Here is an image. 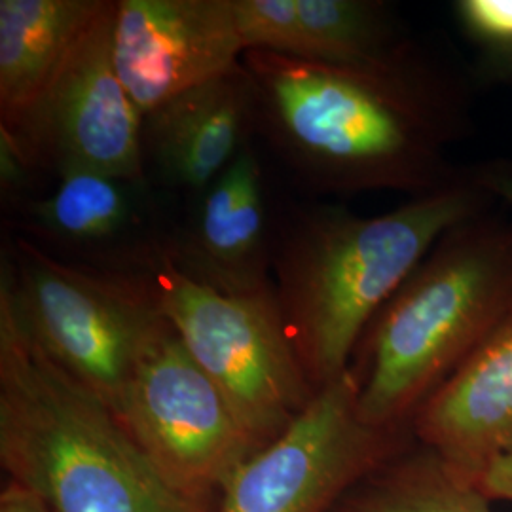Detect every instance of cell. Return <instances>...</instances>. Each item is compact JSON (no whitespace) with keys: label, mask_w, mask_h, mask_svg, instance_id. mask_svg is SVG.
Instances as JSON below:
<instances>
[{"label":"cell","mask_w":512,"mask_h":512,"mask_svg":"<svg viewBox=\"0 0 512 512\" xmlns=\"http://www.w3.org/2000/svg\"><path fill=\"white\" fill-rule=\"evenodd\" d=\"M256 135L311 194L349 198L450 183L469 128L465 84L412 40L357 65L249 50Z\"/></svg>","instance_id":"cell-1"},{"label":"cell","mask_w":512,"mask_h":512,"mask_svg":"<svg viewBox=\"0 0 512 512\" xmlns=\"http://www.w3.org/2000/svg\"><path fill=\"white\" fill-rule=\"evenodd\" d=\"M495 202L482 164L382 215L308 203L275 219V298L315 391L348 372L376 313L435 243Z\"/></svg>","instance_id":"cell-2"},{"label":"cell","mask_w":512,"mask_h":512,"mask_svg":"<svg viewBox=\"0 0 512 512\" xmlns=\"http://www.w3.org/2000/svg\"><path fill=\"white\" fill-rule=\"evenodd\" d=\"M0 461L54 512H202L107 404L40 349L0 277Z\"/></svg>","instance_id":"cell-3"},{"label":"cell","mask_w":512,"mask_h":512,"mask_svg":"<svg viewBox=\"0 0 512 512\" xmlns=\"http://www.w3.org/2000/svg\"><path fill=\"white\" fill-rule=\"evenodd\" d=\"M512 306V219L488 211L450 228L365 330L349 366L361 418L412 429L421 406Z\"/></svg>","instance_id":"cell-4"},{"label":"cell","mask_w":512,"mask_h":512,"mask_svg":"<svg viewBox=\"0 0 512 512\" xmlns=\"http://www.w3.org/2000/svg\"><path fill=\"white\" fill-rule=\"evenodd\" d=\"M0 277L40 349L118 416L141 355L169 323L154 275L95 272L10 236Z\"/></svg>","instance_id":"cell-5"},{"label":"cell","mask_w":512,"mask_h":512,"mask_svg":"<svg viewBox=\"0 0 512 512\" xmlns=\"http://www.w3.org/2000/svg\"><path fill=\"white\" fill-rule=\"evenodd\" d=\"M165 319L217 385L256 448L277 439L315 387L296 353L275 291L228 296L167 266L154 274Z\"/></svg>","instance_id":"cell-6"},{"label":"cell","mask_w":512,"mask_h":512,"mask_svg":"<svg viewBox=\"0 0 512 512\" xmlns=\"http://www.w3.org/2000/svg\"><path fill=\"white\" fill-rule=\"evenodd\" d=\"M116 418L165 482L200 511L258 450L171 323L141 355Z\"/></svg>","instance_id":"cell-7"},{"label":"cell","mask_w":512,"mask_h":512,"mask_svg":"<svg viewBox=\"0 0 512 512\" xmlns=\"http://www.w3.org/2000/svg\"><path fill=\"white\" fill-rule=\"evenodd\" d=\"M361 418L353 372L310 404L224 484L217 512H332L351 488L399 452L404 433Z\"/></svg>","instance_id":"cell-8"},{"label":"cell","mask_w":512,"mask_h":512,"mask_svg":"<svg viewBox=\"0 0 512 512\" xmlns=\"http://www.w3.org/2000/svg\"><path fill=\"white\" fill-rule=\"evenodd\" d=\"M114 12L116 0H107L37 103L16 124L0 126L52 181L73 169L148 177L143 116L112 61Z\"/></svg>","instance_id":"cell-9"},{"label":"cell","mask_w":512,"mask_h":512,"mask_svg":"<svg viewBox=\"0 0 512 512\" xmlns=\"http://www.w3.org/2000/svg\"><path fill=\"white\" fill-rule=\"evenodd\" d=\"M158 190L148 177L65 171L14 213L16 236L73 266L150 277L171 266L179 224L165 217Z\"/></svg>","instance_id":"cell-10"},{"label":"cell","mask_w":512,"mask_h":512,"mask_svg":"<svg viewBox=\"0 0 512 512\" xmlns=\"http://www.w3.org/2000/svg\"><path fill=\"white\" fill-rule=\"evenodd\" d=\"M243 54L232 0H116L112 61L141 116L236 69Z\"/></svg>","instance_id":"cell-11"},{"label":"cell","mask_w":512,"mask_h":512,"mask_svg":"<svg viewBox=\"0 0 512 512\" xmlns=\"http://www.w3.org/2000/svg\"><path fill=\"white\" fill-rule=\"evenodd\" d=\"M275 219L266 200L264 169L253 147L202 192L177 224L171 268L228 296L274 289Z\"/></svg>","instance_id":"cell-12"},{"label":"cell","mask_w":512,"mask_h":512,"mask_svg":"<svg viewBox=\"0 0 512 512\" xmlns=\"http://www.w3.org/2000/svg\"><path fill=\"white\" fill-rule=\"evenodd\" d=\"M256 135L255 92L243 63L143 116L148 179L165 190L202 192Z\"/></svg>","instance_id":"cell-13"},{"label":"cell","mask_w":512,"mask_h":512,"mask_svg":"<svg viewBox=\"0 0 512 512\" xmlns=\"http://www.w3.org/2000/svg\"><path fill=\"white\" fill-rule=\"evenodd\" d=\"M412 433L473 484L495 459L511 452L512 306L421 406Z\"/></svg>","instance_id":"cell-14"},{"label":"cell","mask_w":512,"mask_h":512,"mask_svg":"<svg viewBox=\"0 0 512 512\" xmlns=\"http://www.w3.org/2000/svg\"><path fill=\"white\" fill-rule=\"evenodd\" d=\"M107 0H0V126L46 92Z\"/></svg>","instance_id":"cell-15"},{"label":"cell","mask_w":512,"mask_h":512,"mask_svg":"<svg viewBox=\"0 0 512 512\" xmlns=\"http://www.w3.org/2000/svg\"><path fill=\"white\" fill-rule=\"evenodd\" d=\"M492 499L421 444L365 476L332 512H494Z\"/></svg>","instance_id":"cell-16"},{"label":"cell","mask_w":512,"mask_h":512,"mask_svg":"<svg viewBox=\"0 0 512 512\" xmlns=\"http://www.w3.org/2000/svg\"><path fill=\"white\" fill-rule=\"evenodd\" d=\"M404 40L393 8L382 0H296L289 57L357 65L382 57Z\"/></svg>","instance_id":"cell-17"},{"label":"cell","mask_w":512,"mask_h":512,"mask_svg":"<svg viewBox=\"0 0 512 512\" xmlns=\"http://www.w3.org/2000/svg\"><path fill=\"white\" fill-rule=\"evenodd\" d=\"M454 12L465 33L488 57L511 50L512 0H459Z\"/></svg>","instance_id":"cell-18"},{"label":"cell","mask_w":512,"mask_h":512,"mask_svg":"<svg viewBox=\"0 0 512 512\" xmlns=\"http://www.w3.org/2000/svg\"><path fill=\"white\" fill-rule=\"evenodd\" d=\"M44 175L19 147L18 141L0 129V198L12 215L25 203L37 198V186Z\"/></svg>","instance_id":"cell-19"},{"label":"cell","mask_w":512,"mask_h":512,"mask_svg":"<svg viewBox=\"0 0 512 512\" xmlns=\"http://www.w3.org/2000/svg\"><path fill=\"white\" fill-rule=\"evenodd\" d=\"M476 486L492 501L512 503V450L495 459Z\"/></svg>","instance_id":"cell-20"},{"label":"cell","mask_w":512,"mask_h":512,"mask_svg":"<svg viewBox=\"0 0 512 512\" xmlns=\"http://www.w3.org/2000/svg\"><path fill=\"white\" fill-rule=\"evenodd\" d=\"M0 512H54L38 495L31 490L19 486L16 482H8V486L0 494Z\"/></svg>","instance_id":"cell-21"},{"label":"cell","mask_w":512,"mask_h":512,"mask_svg":"<svg viewBox=\"0 0 512 512\" xmlns=\"http://www.w3.org/2000/svg\"><path fill=\"white\" fill-rule=\"evenodd\" d=\"M486 181L494 192L497 202L512 207V164L509 162H492L486 164Z\"/></svg>","instance_id":"cell-22"},{"label":"cell","mask_w":512,"mask_h":512,"mask_svg":"<svg viewBox=\"0 0 512 512\" xmlns=\"http://www.w3.org/2000/svg\"><path fill=\"white\" fill-rule=\"evenodd\" d=\"M488 67L494 74H499L503 78H512V48L503 54L490 55Z\"/></svg>","instance_id":"cell-23"}]
</instances>
